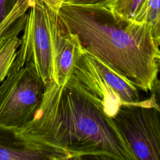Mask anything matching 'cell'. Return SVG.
I'll return each mask as SVG.
<instances>
[{
    "instance_id": "cell-1",
    "label": "cell",
    "mask_w": 160,
    "mask_h": 160,
    "mask_svg": "<svg viewBox=\"0 0 160 160\" xmlns=\"http://www.w3.org/2000/svg\"><path fill=\"white\" fill-rule=\"evenodd\" d=\"M20 129L28 148L52 160H136L112 118L69 79L45 84L32 119Z\"/></svg>"
},
{
    "instance_id": "cell-2",
    "label": "cell",
    "mask_w": 160,
    "mask_h": 160,
    "mask_svg": "<svg viewBox=\"0 0 160 160\" xmlns=\"http://www.w3.org/2000/svg\"><path fill=\"white\" fill-rule=\"evenodd\" d=\"M58 15L82 49L139 90L159 82L160 38L151 25L117 17L107 6L62 4Z\"/></svg>"
},
{
    "instance_id": "cell-3",
    "label": "cell",
    "mask_w": 160,
    "mask_h": 160,
    "mask_svg": "<svg viewBox=\"0 0 160 160\" xmlns=\"http://www.w3.org/2000/svg\"><path fill=\"white\" fill-rule=\"evenodd\" d=\"M58 8L51 0H31L19 48L10 70L29 64L45 84L54 80V41L59 22Z\"/></svg>"
},
{
    "instance_id": "cell-4",
    "label": "cell",
    "mask_w": 160,
    "mask_h": 160,
    "mask_svg": "<svg viewBox=\"0 0 160 160\" xmlns=\"http://www.w3.org/2000/svg\"><path fill=\"white\" fill-rule=\"evenodd\" d=\"M112 117L119 107L141 101L139 89L81 46L68 78Z\"/></svg>"
},
{
    "instance_id": "cell-5",
    "label": "cell",
    "mask_w": 160,
    "mask_h": 160,
    "mask_svg": "<svg viewBox=\"0 0 160 160\" xmlns=\"http://www.w3.org/2000/svg\"><path fill=\"white\" fill-rule=\"evenodd\" d=\"M144 101L120 106L112 117L136 160L160 159V109L156 93Z\"/></svg>"
},
{
    "instance_id": "cell-6",
    "label": "cell",
    "mask_w": 160,
    "mask_h": 160,
    "mask_svg": "<svg viewBox=\"0 0 160 160\" xmlns=\"http://www.w3.org/2000/svg\"><path fill=\"white\" fill-rule=\"evenodd\" d=\"M45 84L29 64L10 70L0 86V124L21 127L39 107Z\"/></svg>"
},
{
    "instance_id": "cell-7",
    "label": "cell",
    "mask_w": 160,
    "mask_h": 160,
    "mask_svg": "<svg viewBox=\"0 0 160 160\" xmlns=\"http://www.w3.org/2000/svg\"><path fill=\"white\" fill-rule=\"evenodd\" d=\"M80 48L76 35L66 28L59 18L54 49V81L57 84L63 85L67 81Z\"/></svg>"
},
{
    "instance_id": "cell-8",
    "label": "cell",
    "mask_w": 160,
    "mask_h": 160,
    "mask_svg": "<svg viewBox=\"0 0 160 160\" xmlns=\"http://www.w3.org/2000/svg\"><path fill=\"white\" fill-rule=\"evenodd\" d=\"M21 44L18 34L11 35L0 41V82L9 74Z\"/></svg>"
},
{
    "instance_id": "cell-9",
    "label": "cell",
    "mask_w": 160,
    "mask_h": 160,
    "mask_svg": "<svg viewBox=\"0 0 160 160\" xmlns=\"http://www.w3.org/2000/svg\"><path fill=\"white\" fill-rule=\"evenodd\" d=\"M160 0H145L134 22L151 25L160 38Z\"/></svg>"
},
{
    "instance_id": "cell-10",
    "label": "cell",
    "mask_w": 160,
    "mask_h": 160,
    "mask_svg": "<svg viewBox=\"0 0 160 160\" xmlns=\"http://www.w3.org/2000/svg\"><path fill=\"white\" fill-rule=\"evenodd\" d=\"M145 0H111L106 6L120 18L134 21Z\"/></svg>"
},
{
    "instance_id": "cell-11",
    "label": "cell",
    "mask_w": 160,
    "mask_h": 160,
    "mask_svg": "<svg viewBox=\"0 0 160 160\" xmlns=\"http://www.w3.org/2000/svg\"><path fill=\"white\" fill-rule=\"evenodd\" d=\"M54 1L58 6L62 4L81 6H106L111 0H54Z\"/></svg>"
},
{
    "instance_id": "cell-12",
    "label": "cell",
    "mask_w": 160,
    "mask_h": 160,
    "mask_svg": "<svg viewBox=\"0 0 160 160\" xmlns=\"http://www.w3.org/2000/svg\"><path fill=\"white\" fill-rule=\"evenodd\" d=\"M19 0H0V23L11 12Z\"/></svg>"
},
{
    "instance_id": "cell-13",
    "label": "cell",
    "mask_w": 160,
    "mask_h": 160,
    "mask_svg": "<svg viewBox=\"0 0 160 160\" xmlns=\"http://www.w3.org/2000/svg\"><path fill=\"white\" fill-rule=\"evenodd\" d=\"M54 1V0H53ZM19 1L23 5L27 6V7H30L31 3V0H19Z\"/></svg>"
}]
</instances>
